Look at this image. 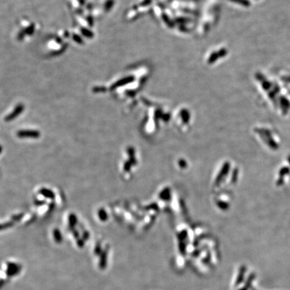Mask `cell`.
Returning a JSON list of instances; mask_svg holds the SVG:
<instances>
[{
    "instance_id": "6da1fadb",
    "label": "cell",
    "mask_w": 290,
    "mask_h": 290,
    "mask_svg": "<svg viewBox=\"0 0 290 290\" xmlns=\"http://www.w3.org/2000/svg\"><path fill=\"white\" fill-rule=\"evenodd\" d=\"M17 136L19 138H38L41 137V132L37 130H22L17 132Z\"/></svg>"
},
{
    "instance_id": "7a4b0ae2",
    "label": "cell",
    "mask_w": 290,
    "mask_h": 290,
    "mask_svg": "<svg viewBox=\"0 0 290 290\" xmlns=\"http://www.w3.org/2000/svg\"><path fill=\"white\" fill-rule=\"evenodd\" d=\"M24 110V106L23 104H20L18 105V106H15V108H14V110L12 111V113H10V114L8 115L5 118V121L6 122H10L15 119L18 116H20L21 113L23 112V111Z\"/></svg>"
},
{
    "instance_id": "3957f363",
    "label": "cell",
    "mask_w": 290,
    "mask_h": 290,
    "mask_svg": "<svg viewBox=\"0 0 290 290\" xmlns=\"http://www.w3.org/2000/svg\"><path fill=\"white\" fill-rule=\"evenodd\" d=\"M40 193L42 195H43L44 198H48V199L53 200L55 197V193L51 190V189H49L47 188H42L41 190L39 191Z\"/></svg>"
},
{
    "instance_id": "277c9868",
    "label": "cell",
    "mask_w": 290,
    "mask_h": 290,
    "mask_svg": "<svg viewBox=\"0 0 290 290\" xmlns=\"http://www.w3.org/2000/svg\"><path fill=\"white\" fill-rule=\"evenodd\" d=\"M245 271H246V267H245L244 266L240 267V270H239V273H238L237 279H236V285H240V283H241L243 282V279H244Z\"/></svg>"
},
{
    "instance_id": "5b68a950",
    "label": "cell",
    "mask_w": 290,
    "mask_h": 290,
    "mask_svg": "<svg viewBox=\"0 0 290 290\" xmlns=\"http://www.w3.org/2000/svg\"><path fill=\"white\" fill-rule=\"evenodd\" d=\"M53 235L56 240V242L59 243L62 241V235L59 229L56 228L53 230Z\"/></svg>"
},
{
    "instance_id": "8992f818",
    "label": "cell",
    "mask_w": 290,
    "mask_h": 290,
    "mask_svg": "<svg viewBox=\"0 0 290 290\" xmlns=\"http://www.w3.org/2000/svg\"><path fill=\"white\" fill-rule=\"evenodd\" d=\"M69 225L71 226H74L77 223V217L75 214H71L69 216Z\"/></svg>"
},
{
    "instance_id": "52a82bcc",
    "label": "cell",
    "mask_w": 290,
    "mask_h": 290,
    "mask_svg": "<svg viewBox=\"0 0 290 290\" xmlns=\"http://www.w3.org/2000/svg\"><path fill=\"white\" fill-rule=\"evenodd\" d=\"M254 277H255V275H254V273H252L251 275L249 276V279L247 280V282L246 283V284H245V286L240 290H248L249 287H250V285H251V282H253Z\"/></svg>"
},
{
    "instance_id": "ba28073f",
    "label": "cell",
    "mask_w": 290,
    "mask_h": 290,
    "mask_svg": "<svg viewBox=\"0 0 290 290\" xmlns=\"http://www.w3.org/2000/svg\"><path fill=\"white\" fill-rule=\"evenodd\" d=\"M12 223H11V222H8V223H6V224H0V230H1L9 228V227L12 226Z\"/></svg>"
},
{
    "instance_id": "9c48e42d",
    "label": "cell",
    "mask_w": 290,
    "mask_h": 290,
    "mask_svg": "<svg viewBox=\"0 0 290 290\" xmlns=\"http://www.w3.org/2000/svg\"><path fill=\"white\" fill-rule=\"evenodd\" d=\"M33 30H34V27H32V26H30V27L28 28H27V30H26V33H30V34H32V33H33Z\"/></svg>"
},
{
    "instance_id": "30bf717a",
    "label": "cell",
    "mask_w": 290,
    "mask_h": 290,
    "mask_svg": "<svg viewBox=\"0 0 290 290\" xmlns=\"http://www.w3.org/2000/svg\"><path fill=\"white\" fill-rule=\"evenodd\" d=\"M2 151H3V148H2V146L0 145V154L2 153Z\"/></svg>"
}]
</instances>
